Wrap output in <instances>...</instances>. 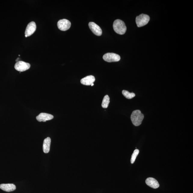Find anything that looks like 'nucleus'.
I'll return each mask as SVG.
<instances>
[{
	"mask_svg": "<svg viewBox=\"0 0 193 193\" xmlns=\"http://www.w3.org/2000/svg\"><path fill=\"white\" fill-rule=\"evenodd\" d=\"M94 84H93L91 85V86H94Z\"/></svg>",
	"mask_w": 193,
	"mask_h": 193,
	"instance_id": "nucleus-17",
	"label": "nucleus"
},
{
	"mask_svg": "<svg viewBox=\"0 0 193 193\" xmlns=\"http://www.w3.org/2000/svg\"><path fill=\"white\" fill-rule=\"evenodd\" d=\"M0 188L5 191L10 192L16 190V185L12 183L2 184L0 185Z\"/></svg>",
	"mask_w": 193,
	"mask_h": 193,
	"instance_id": "nucleus-12",
	"label": "nucleus"
},
{
	"mask_svg": "<svg viewBox=\"0 0 193 193\" xmlns=\"http://www.w3.org/2000/svg\"><path fill=\"white\" fill-rule=\"evenodd\" d=\"M54 118V116L52 115L45 113H41L36 117L37 120L39 122H45L51 120Z\"/></svg>",
	"mask_w": 193,
	"mask_h": 193,
	"instance_id": "nucleus-9",
	"label": "nucleus"
},
{
	"mask_svg": "<svg viewBox=\"0 0 193 193\" xmlns=\"http://www.w3.org/2000/svg\"><path fill=\"white\" fill-rule=\"evenodd\" d=\"M149 20L150 17L148 15L142 14L136 17V22L138 27H141L148 24Z\"/></svg>",
	"mask_w": 193,
	"mask_h": 193,
	"instance_id": "nucleus-3",
	"label": "nucleus"
},
{
	"mask_svg": "<svg viewBox=\"0 0 193 193\" xmlns=\"http://www.w3.org/2000/svg\"><path fill=\"white\" fill-rule=\"evenodd\" d=\"M58 28L62 31H66L69 29L71 26V23L69 20L63 19L58 21L57 23Z\"/></svg>",
	"mask_w": 193,
	"mask_h": 193,
	"instance_id": "nucleus-6",
	"label": "nucleus"
},
{
	"mask_svg": "<svg viewBox=\"0 0 193 193\" xmlns=\"http://www.w3.org/2000/svg\"><path fill=\"white\" fill-rule=\"evenodd\" d=\"M36 29V25L34 22H31L26 26L25 32V35L30 36L34 33Z\"/></svg>",
	"mask_w": 193,
	"mask_h": 193,
	"instance_id": "nucleus-8",
	"label": "nucleus"
},
{
	"mask_svg": "<svg viewBox=\"0 0 193 193\" xmlns=\"http://www.w3.org/2000/svg\"><path fill=\"white\" fill-rule=\"evenodd\" d=\"M146 183L148 186L153 188H158L160 186V185L158 181L154 178H148L146 180Z\"/></svg>",
	"mask_w": 193,
	"mask_h": 193,
	"instance_id": "nucleus-10",
	"label": "nucleus"
},
{
	"mask_svg": "<svg viewBox=\"0 0 193 193\" xmlns=\"http://www.w3.org/2000/svg\"><path fill=\"white\" fill-rule=\"evenodd\" d=\"M31 65L29 63L22 61H18L15 64V69L20 72H24L29 69Z\"/></svg>",
	"mask_w": 193,
	"mask_h": 193,
	"instance_id": "nucleus-5",
	"label": "nucleus"
},
{
	"mask_svg": "<svg viewBox=\"0 0 193 193\" xmlns=\"http://www.w3.org/2000/svg\"><path fill=\"white\" fill-rule=\"evenodd\" d=\"M123 95L128 99H131L135 97L136 95L133 93H130L127 90H123L122 92Z\"/></svg>",
	"mask_w": 193,
	"mask_h": 193,
	"instance_id": "nucleus-15",
	"label": "nucleus"
},
{
	"mask_svg": "<svg viewBox=\"0 0 193 193\" xmlns=\"http://www.w3.org/2000/svg\"><path fill=\"white\" fill-rule=\"evenodd\" d=\"M103 59L108 62H116L120 61V56L115 53H108L104 55Z\"/></svg>",
	"mask_w": 193,
	"mask_h": 193,
	"instance_id": "nucleus-4",
	"label": "nucleus"
},
{
	"mask_svg": "<svg viewBox=\"0 0 193 193\" xmlns=\"http://www.w3.org/2000/svg\"><path fill=\"white\" fill-rule=\"evenodd\" d=\"M110 103V98L108 95L105 96L102 102V106L104 109H106L109 106Z\"/></svg>",
	"mask_w": 193,
	"mask_h": 193,
	"instance_id": "nucleus-14",
	"label": "nucleus"
},
{
	"mask_svg": "<svg viewBox=\"0 0 193 193\" xmlns=\"http://www.w3.org/2000/svg\"><path fill=\"white\" fill-rule=\"evenodd\" d=\"M51 143V139L50 137H47L44 139L43 143V152L45 154H47L50 152Z\"/></svg>",
	"mask_w": 193,
	"mask_h": 193,
	"instance_id": "nucleus-13",
	"label": "nucleus"
},
{
	"mask_svg": "<svg viewBox=\"0 0 193 193\" xmlns=\"http://www.w3.org/2000/svg\"><path fill=\"white\" fill-rule=\"evenodd\" d=\"M88 26L91 31L94 35L97 36H101L102 35V29L97 24L94 22H90L89 23Z\"/></svg>",
	"mask_w": 193,
	"mask_h": 193,
	"instance_id": "nucleus-7",
	"label": "nucleus"
},
{
	"mask_svg": "<svg viewBox=\"0 0 193 193\" xmlns=\"http://www.w3.org/2000/svg\"><path fill=\"white\" fill-rule=\"evenodd\" d=\"M144 118V115L139 110H136L132 112L130 119L134 126H138L141 124Z\"/></svg>",
	"mask_w": 193,
	"mask_h": 193,
	"instance_id": "nucleus-1",
	"label": "nucleus"
},
{
	"mask_svg": "<svg viewBox=\"0 0 193 193\" xmlns=\"http://www.w3.org/2000/svg\"><path fill=\"white\" fill-rule=\"evenodd\" d=\"M95 81V77L93 75H90L87 76L81 79V84L86 86H90L93 84Z\"/></svg>",
	"mask_w": 193,
	"mask_h": 193,
	"instance_id": "nucleus-11",
	"label": "nucleus"
},
{
	"mask_svg": "<svg viewBox=\"0 0 193 193\" xmlns=\"http://www.w3.org/2000/svg\"><path fill=\"white\" fill-rule=\"evenodd\" d=\"M139 149H136L135 151H134L133 154H132L131 156V160H130V162L132 164H133L134 162H135L136 158L139 153Z\"/></svg>",
	"mask_w": 193,
	"mask_h": 193,
	"instance_id": "nucleus-16",
	"label": "nucleus"
},
{
	"mask_svg": "<svg viewBox=\"0 0 193 193\" xmlns=\"http://www.w3.org/2000/svg\"><path fill=\"white\" fill-rule=\"evenodd\" d=\"M113 28L117 34L120 35H124L126 33L127 28L124 22L120 20H115L113 23Z\"/></svg>",
	"mask_w": 193,
	"mask_h": 193,
	"instance_id": "nucleus-2",
	"label": "nucleus"
}]
</instances>
